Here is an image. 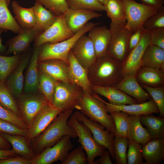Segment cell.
Here are the masks:
<instances>
[{"label":"cell","mask_w":164,"mask_h":164,"mask_svg":"<svg viewBox=\"0 0 164 164\" xmlns=\"http://www.w3.org/2000/svg\"><path fill=\"white\" fill-rule=\"evenodd\" d=\"M56 16L64 14L69 7L66 0H36Z\"/></svg>","instance_id":"45"},{"label":"cell","mask_w":164,"mask_h":164,"mask_svg":"<svg viewBox=\"0 0 164 164\" xmlns=\"http://www.w3.org/2000/svg\"><path fill=\"white\" fill-rule=\"evenodd\" d=\"M135 76L140 84L152 87L164 85V70L141 67Z\"/></svg>","instance_id":"25"},{"label":"cell","mask_w":164,"mask_h":164,"mask_svg":"<svg viewBox=\"0 0 164 164\" xmlns=\"http://www.w3.org/2000/svg\"><path fill=\"white\" fill-rule=\"evenodd\" d=\"M67 60L69 63L68 74L71 82L92 95L94 92L88 77V69L84 68L79 62L71 50L68 54Z\"/></svg>","instance_id":"18"},{"label":"cell","mask_w":164,"mask_h":164,"mask_svg":"<svg viewBox=\"0 0 164 164\" xmlns=\"http://www.w3.org/2000/svg\"><path fill=\"white\" fill-rule=\"evenodd\" d=\"M88 32L87 36L93 43L97 57L106 55L111 36L109 29L105 26H97Z\"/></svg>","instance_id":"24"},{"label":"cell","mask_w":164,"mask_h":164,"mask_svg":"<svg viewBox=\"0 0 164 164\" xmlns=\"http://www.w3.org/2000/svg\"><path fill=\"white\" fill-rule=\"evenodd\" d=\"M98 0L99 2H100L103 5L106 1V0Z\"/></svg>","instance_id":"57"},{"label":"cell","mask_w":164,"mask_h":164,"mask_svg":"<svg viewBox=\"0 0 164 164\" xmlns=\"http://www.w3.org/2000/svg\"><path fill=\"white\" fill-rule=\"evenodd\" d=\"M57 81L39 71L38 91L52 105Z\"/></svg>","instance_id":"35"},{"label":"cell","mask_w":164,"mask_h":164,"mask_svg":"<svg viewBox=\"0 0 164 164\" xmlns=\"http://www.w3.org/2000/svg\"><path fill=\"white\" fill-rule=\"evenodd\" d=\"M141 152L146 164H159L164 159V139H152L142 145Z\"/></svg>","instance_id":"27"},{"label":"cell","mask_w":164,"mask_h":164,"mask_svg":"<svg viewBox=\"0 0 164 164\" xmlns=\"http://www.w3.org/2000/svg\"><path fill=\"white\" fill-rule=\"evenodd\" d=\"M104 5L111 22L116 24H126L125 14L122 0H106Z\"/></svg>","instance_id":"34"},{"label":"cell","mask_w":164,"mask_h":164,"mask_svg":"<svg viewBox=\"0 0 164 164\" xmlns=\"http://www.w3.org/2000/svg\"><path fill=\"white\" fill-rule=\"evenodd\" d=\"M95 96L104 103L107 112L123 111L129 115L140 116L150 114H159V109L152 98L149 101L140 104L116 105L107 102L95 93Z\"/></svg>","instance_id":"16"},{"label":"cell","mask_w":164,"mask_h":164,"mask_svg":"<svg viewBox=\"0 0 164 164\" xmlns=\"http://www.w3.org/2000/svg\"><path fill=\"white\" fill-rule=\"evenodd\" d=\"M16 98L21 117L28 128L37 114L44 107L50 104L39 93L21 94Z\"/></svg>","instance_id":"10"},{"label":"cell","mask_w":164,"mask_h":164,"mask_svg":"<svg viewBox=\"0 0 164 164\" xmlns=\"http://www.w3.org/2000/svg\"><path fill=\"white\" fill-rule=\"evenodd\" d=\"M22 55H0V82L5 84L7 77L19 63Z\"/></svg>","instance_id":"38"},{"label":"cell","mask_w":164,"mask_h":164,"mask_svg":"<svg viewBox=\"0 0 164 164\" xmlns=\"http://www.w3.org/2000/svg\"><path fill=\"white\" fill-rule=\"evenodd\" d=\"M88 76L92 85L113 87L124 78L122 63L107 55L98 57L88 69Z\"/></svg>","instance_id":"2"},{"label":"cell","mask_w":164,"mask_h":164,"mask_svg":"<svg viewBox=\"0 0 164 164\" xmlns=\"http://www.w3.org/2000/svg\"><path fill=\"white\" fill-rule=\"evenodd\" d=\"M125 25L111 22V39L106 52L107 55L121 63L129 53V40L132 33Z\"/></svg>","instance_id":"6"},{"label":"cell","mask_w":164,"mask_h":164,"mask_svg":"<svg viewBox=\"0 0 164 164\" xmlns=\"http://www.w3.org/2000/svg\"><path fill=\"white\" fill-rule=\"evenodd\" d=\"M71 138L69 135H65L54 145L45 148L30 160L31 164H51L58 161L63 162L73 147Z\"/></svg>","instance_id":"9"},{"label":"cell","mask_w":164,"mask_h":164,"mask_svg":"<svg viewBox=\"0 0 164 164\" xmlns=\"http://www.w3.org/2000/svg\"><path fill=\"white\" fill-rule=\"evenodd\" d=\"M75 34L68 27L63 14L57 16L53 24L37 37L34 46L39 47L46 43L59 42L71 37Z\"/></svg>","instance_id":"11"},{"label":"cell","mask_w":164,"mask_h":164,"mask_svg":"<svg viewBox=\"0 0 164 164\" xmlns=\"http://www.w3.org/2000/svg\"><path fill=\"white\" fill-rule=\"evenodd\" d=\"M71 50L79 62L87 69L97 58L93 43L86 34L82 36L76 41Z\"/></svg>","instance_id":"15"},{"label":"cell","mask_w":164,"mask_h":164,"mask_svg":"<svg viewBox=\"0 0 164 164\" xmlns=\"http://www.w3.org/2000/svg\"><path fill=\"white\" fill-rule=\"evenodd\" d=\"M67 123L75 129L78 137V142L86 152L88 164H93L95 158L100 156L106 149L95 141L88 128L78 120L74 113L71 115Z\"/></svg>","instance_id":"8"},{"label":"cell","mask_w":164,"mask_h":164,"mask_svg":"<svg viewBox=\"0 0 164 164\" xmlns=\"http://www.w3.org/2000/svg\"><path fill=\"white\" fill-rule=\"evenodd\" d=\"M0 164H31L30 160L16 155L0 160Z\"/></svg>","instance_id":"51"},{"label":"cell","mask_w":164,"mask_h":164,"mask_svg":"<svg viewBox=\"0 0 164 164\" xmlns=\"http://www.w3.org/2000/svg\"><path fill=\"white\" fill-rule=\"evenodd\" d=\"M141 67L164 70V50L150 44L143 53Z\"/></svg>","instance_id":"30"},{"label":"cell","mask_w":164,"mask_h":164,"mask_svg":"<svg viewBox=\"0 0 164 164\" xmlns=\"http://www.w3.org/2000/svg\"><path fill=\"white\" fill-rule=\"evenodd\" d=\"M15 98L5 84L0 82V104L21 117Z\"/></svg>","instance_id":"39"},{"label":"cell","mask_w":164,"mask_h":164,"mask_svg":"<svg viewBox=\"0 0 164 164\" xmlns=\"http://www.w3.org/2000/svg\"><path fill=\"white\" fill-rule=\"evenodd\" d=\"M83 90L79 110L92 121L104 126L114 135L115 124L112 116L108 114L104 103L95 96L94 93L91 95Z\"/></svg>","instance_id":"3"},{"label":"cell","mask_w":164,"mask_h":164,"mask_svg":"<svg viewBox=\"0 0 164 164\" xmlns=\"http://www.w3.org/2000/svg\"></svg>","instance_id":"59"},{"label":"cell","mask_w":164,"mask_h":164,"mask_svg":"<svg viewBox=\"0 0 164 164\" xmlns=\"http://www.w3.org/2000/svg\"><path fill=\"white\" fill-rule=\"evenodd\" d=\"M42 32L34 27L22 29L17 36L9 39L6 44L7 48L5 54H21L27 50L31 43Z\"/></svg>","instance_id":"17"},{"label":"cell","mask_w":164,"mask_h":164,"mask_svg":"<svg viewBox=\"0 0 164 164\" xmlns=\"http://www.w3.org/2000/svg\"><path fill=\"white\" fill-rule=\"evenodd\" d=\"M64 15L68 27L74 33L80 29L89 20L103 15L92 10L70 8H69Z\"/></svg>","instance_id":"19"},{"label":"cell","mask_w":164,"mask_h":164,"mask_svg":"<svg viewBox=\"0 0 164 164\" xmlns=\"http://www.w3.org/2000/svg\"><path fill=\"white\" fill-rule=\"evenodd\" d=\"M122 0L125 14V26L132 33L142 27L148 18L159 9L133 0Z\"/></svg>","instance_id":"7"},{"label":"cell","mask_w":164,"mask_h":164,"mask_svg":"<svg viewBox=\"0 0 164 164\" xmlns=\"http://www.w3.org/2000/svg\"><path fill=\"white\" fill-rule=\"evenodd\" d=\"M128 139L127 164H146L143 162L144 158L141 152L142 145L130 138Z\"/></svg>","instance_id":"43"},{"label":"cell","mask_w":164,"mask_h":164,"mask_svg":"<svg viewBox=\"0 0 164 164\" xmlns=\"http://www.w3.org/2000/svg\"><path fill=\"white\" fill-rule=\"evenodd\" d=\"M113 87L135 99L138 104L145 102L152 98L150 94L138 82L135 76L124 77Z\"/></svg>","instance_id":"22"},{"label":"cell","mask_w":164,"mask_h":164,"mask_svg":"<svg viewBox=\"0 0 164 164\" xmlns=\"http://www.w3.org/2000/svg\"><path fill=\"white\" fill-rule=\"evenodd\" d=\"M62 112L50 104L43 108L36 116L27 129L25 137L28 142L40 134Z\"/></svg>","instance_id":"14"},{"label":"cell","mask_w":164,"mask_h":164,"mask_svg":"<svg viewBox=\"0 0 164 164\" xmlns=\"http://www.w3.org/2000/svg\"><path fill=\"white\" fill-rule=\"evenodd\" d=\"M69 8L105 11L104 5L97 0H66Z\"/></svg>","instance_id":"41"},{"label":"cell","mask_w":164,"mask_h":164,"mask_svg":"<svg viewBox=\"0 0 164 164\" xmlns=\"http://www.w3.org/2000/svg\"><path fill=\"white\" fill-rule=\"evenodd\" d=\"M2 136L11 145L12 149L18 155L31 160L36 155L32 151L25 136L0 132Z\"/></svg>","instance_id":"28"},{"label":"cell","mask_w":164,"mask_h":164,"mask_svg":"<svg viewBox=\"0 0 164 164\" xmlns=\"http://www.w3.org/2000/svg\"><path fill=\"white\" fill-rule=\"evenodd\" d=\"M143 4L160 9L164 7V0H140Z\"/></svg>","instance_id":"53"},{"label":"cell","mask_w":164,"mask_h":164,"mask_svg":"<svg viewBox=\"0 0 164 164\" xmlns=\"http://www.w3.org/2000/svg\"><path fill=\"white\" fill-rule=\"evenodd\" d=\"M110 153L108 149L105 150L100 156V158L94 160L93 164H113Z\"/></svg>","instance_id":"52"},{"label":"cell","mask_w":164,"mask_h":164,"mask_svg":"<svg viewBox=\"0 0 164 164\" xmlns=\"http://www.w3.org/2000/svg\"><path fill=\"white\" fill-rule=\"evenodd\" d=\"M94 93L106 98L109 103L116 105L138 104L134 98L114 87H101L92 85Z\"/></svg>","instance_id":"23"},{"label":"cell","mask_w":164,"mask_h":164,"mask_svg":"<svg viewBox=\"0 0 164 164\" xmlns=\"http://www.w3.org/2000/svg\"><path fill=\"white\" fill-rule=\"evenodd\" d=\"M17 155L12 149H0V160L7 159Z\"/></svg>","instance_id":"54"},{"label":"cell","mask_w":164,"mask_h":164,"mask_svg":"<svg viewBox=\"0 0 164 164\" xmlns=\"http://www.w3.org/2000/svg\"><path fill=\"white\" fill-rule=\"evenodd\" d=\"M39 47L34 46L26 75L24 90L25 93L36 92L38 91L39 70L38 68Z\"/></svg>","instance_id":"26"},{"label":"cell","mask_w":164,"mask_h":164,"mask_svg":"<svg viewBox=\"0 0 164 164\" xmlns=\"http://www.w3.org/2000/svg\"><path fill=\"white\" fill-rule=\"evenodd\" d=\"M5 0H0V29L19 33L22 28L12 16Z\"/></svg>","instance_id":"36"},{"label":"cell","mask_w":164,"mask_h":164,"mask_svg":"<svg viewBox=\"0 0 164 164\" xmlns=\"http://www.w3.org/2000/svg\"><path fill=\"white\" fill-rule=\"evenodd\" d=\"M0 119L15 125L20 128L27 130L28 127L21 117L0 104Z\"/></svg>","instance_id":"46"},{"label":"cell","mask_w":164,"mask_h":164,"mask_svg":"<svg viewBox=\"0 0 164 164\" xmlns=\"http://www.w3.org/2000/svg\"><path fill=\"white\" fill-rule=\"evenodd\" d=\"M73 111L61 112L40 134L30 142L31 148L36 155L44 149L54 145L64 136L78 137L74 128L67 123Z\"/></svg>","instance_id":"1"},{"label":"cell","mask_w":164,"mask_h":164,"mask_svg":"<svg viewBox=\"0 0 164 164\" xmlns=\"http://www.w3.org/2000/svg\"><path fill=\"white\" fill-rule=\"evenodd\" d=\"M6 31V30L0 29V55H3L5 53L7 50V47L6 46L3 45L2 43V40L1 38V35L2 33Z\"/></svg>","instance_id":"56"},{"label":"cell","mask_w":164,"mask_h":164,"mask_svg":"<svg viewBox=\"0 0 164 164\" xmlns=\"http://www.w3.org/2000/svg\"><path fill=\"white\" fill-rule=\"evenodd\" d=\"M142 27L149 31L164 28V7L159 9L146 21Z\"/></svg>","instance_id":"44"},{"label":"cell","mask_w":164,"mask_h":164,"mask_svg":"<svg viewBox=\"0 0 164 164\" xmlns=\"http://www.w3.org/2000/svg\"><path fill=\"white\" fill-rule=\"evenodd\" d=\"M144 30V28L142 26L132 34L129 40L128 49L129 52L139 43L142 38Z\"/></svg>","instance_id":"50"},{"label":"cell","mask_w":164,"mask_h":164,"mask_svg":"<svg viewBox=\"0 0 164 164\" xmlns=\"http://www.w3.org/2000/svg\"><path fill=\"white\" fill-rule=\"evenodd\" d=\"M8 6L9 5L11 0H5Z\"/></svg>","instance_id":"58"},{"label":"cell","mask_w":164,"mask_h":164,"mask_svg":"<svg viewBox=\"0 0 164 164\" xmlns=\"http://www.w3.org/2000/svg\"><path fill=\"white\" fill-rule=\"evenodd\" d=\"M22 56L18 64L8 77L5 83L16 98L22 93L24 80L23 73L29 63L30 59L29 54Z\"/></svg>","instance_id":"21"},{"label":"cell","mask_w":164,"mask_h":164,"mask_svg":"<svg viewBox=\"0 0 164 164\" xmlns=\"http://www.w3.org/2000/svg\"><path fill=\"white\" fill-rule=\"evenodd\" d=\"M83 89L72 83L57 81L53 96V105L62 112L79 110Z\"/></svg>","instance_id":"5"},{"label":"cell","mask_w":164,"mask_h":164,"mask_svg":"<svg viewBox=\"0 0 164 164\" xmlns=\"http://www.w3.org/2000/svg\"><path fill=\"white\" fill-rule=\"evenodd\" d=\"M11 147L10 144L2 136L0 132V149H9Z\"/></svg>","instance_id":"55"},{"label":"cell","mask_w":164,"mask_h":164,"mask_svg":"<svg viewBox=\"0 0 164 164\" xmlns=\"http://www.w3.org/2000/svg\"><path fill=\"white\" fill-rule=\"evenodd\" d=\"M150 95L159 111V117L164 118V85L152 87L140 84Z\"/></svg>","instance_id":"42"},{"label":"cell","mask_w":164,"mask_h":164,"mask_svg":"<svg viewBox=\"0 0 164 164\" xmlns=\"http://www.w3.org/2000/svg\"><path fill=\"white\" fill-rule=\"evenodd\" d=\"M140 117L142 124L146 127L152 139H164V118L156 117L152 114Z\"/></svg>","instance_id":"31"},{"label":"cell","mask_w":164,"mask_h":164,"mask_svg":"<svg viewBox=\"0 0 164 164\" xmlns=\"http://www.w3.org/2000/svg\"><path fill=\"white\" fill-rule=\"evenodd\" d=\"M74 113L78 120L88 128L95 141L108 150L112 159L114 161L113 144L114 134L102 125L88 118L80 111H76Z\"/></svg>","instance_id":"12"},{"label":"cell","mask_w":164,"mask_h":164,"mask_svg":"<svg viewBox=\"0 0 164 164\" xmlns=\"http://www.w3.org/2000/svg\"><path fill=\"white\" fill-rule=\"evenodd\" d=\"M39 70L55 80L71 83L68 74V62L58 59H50L38 62Z\"/></svg>","instance_id":"20"},{"label":"cell","mask_w":164,"mask_h":164,"mask_svg":"<svg viewBox=\"0 0 164 164\" xmlns=\"http://www.w3.org/2000/svg\"><path fill=\"white\" fill-rule=\"evenodd\" d=\"M12 7L15 19L22 29H29L34 27L35 19L33 7L25 8L15 1L12 2Z\"/></svg>","instance_id":"33"},{"label":"cell","mask_w":164,"mask_h":164,"mask_svg":"<svg viewBox=\"0 0 164 164\" xmlns=\"http://www.w3.org/2000/svg\"><path fill=\"white\" fill-rule=\"evenodd\" d=\"M101 22H88L71 37L54 43H46L39 47L38 62L50 59L60 60L68 62V54L76 41Z\"/></svg>","instance_id":"4"},{"label":"cell","mask_w":164,"mask_h":164,"mask_svg":"<svg viewBox=\"0 0 164 164\" xmlns=\"http://www.w3.org/2000/svg\"><path fill=\"white\" fill-rule=\"evenodd\" d=\"M0 132L26 136L27 130L20 128L12 123L0 119Z\"/></svg>","instance_id":"48"},{"label":"cell","mask_w":164,"mask_h":164,"mask_svg":"<svg viewBox=\"0 0 164 164\" xmlns=\"http://www.w3.org/2000/svg\"><path fill=\"white\" fill-rule=\"evenodd\" d=\"M109 113L115 124V133L128 138V118L129 114L123 111H113Z\"/></svg>","instance_id":"40"},{"label":"cell","mask_w":164,"mask_h":164,"mask_svg":"<svg viewBox=\"0 0 164 164\" xmlns=\"http://www.w3.org/2000/svg\"><path fill=\"white\" fill-rule=\"evenodd\" d=\"M128 138L115 133L113 140L115 161L116 164H127Z\"/></svg>","instance_id":"37"},{"label":"cell","mask_w":164,"mask_h":164,"mask_svg":"<svg viewBox=\"0 0 164 164\" xmlns=\"http://www.w3.org/2000/svg\"><path fill=\"white\" fill-rule=\"evenodd\" d=\"M61 164H88L87 155L82 146H80L71 151Z\"/></svg>","instance_id":"47"},{"label":"cell","mask_w":164,"mask_h":164,"mask_svg":"<svg viewBox=\"0 0 164 164\" xmlns=\"http://www.w3.org/2000/svg\"><path fill=\"white\" fill-rule=\"evenodd\" d=\"M33 7L35 19L34 27L43 32L53 24L57 16L44 8L38 1H36Z\"/></svg>","instance_id":"32"},{"label":"cell","mask_w":164,"mask_h":164,"mask_svg":"<svg viewBox=\"0 0 164 164\" xmlns=\"http://www.w3.org/2000/svg\"><path fill=\"white\" fill-rule=\"evenodd\" d=\"M150 32L145 29L139 43L129 52L122 63L124 77L135 75L137 70L141 67L142 56L145 49L150 44Z\"/></svg>","instance_id":"13"},{"label":"cell","mask_w":164,"mask_h":164,"mask_svg":"<svg viewBox=\"0 0 164 164\" xmlns=\"http://www.w3.org/2000/svg\"><path fill=\"white\" fill-rule=\"evenodd\" d=\"M150 44L164 50V28L157 29L150 32Z\"/></svg>","instance_id":"49"},{"label":"cell","mask_w":164,"mask_h":164,"mask_svg":"<svg viewBox=\"0 0 164 164\" xmlns=\"http://www.w3.org/2000/svg\"><path fill=\"white\" fill-rule=\"evenodd\" d=\"M140 116L129 115L128 116V138L143 145L152 139L147 129L142 126Z\"/></svg>","instance_id":"29"}]
</instances>
